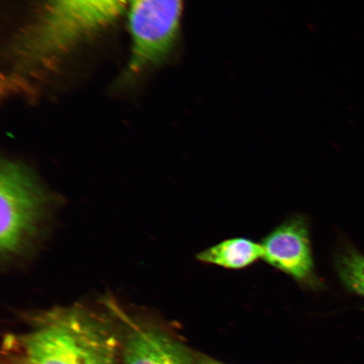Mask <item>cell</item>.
Returning <instances> with one entry per match:
<instances>
[{"label": "cell", "instance_id": "obj_9", "mask_svg": "<svg viewBox=\"0 0 364 364\" xmlns=\"http://www.w3.org/2000/svg\"><path fill=\"white\" fill-rule=\"evenodd\" d=\"M4 364H31L28 359L26 357L22 350L20 353H14L9 355L6 358V363Z\"/></svg>", "mask_w": 364, "mask_h": 364}, {"label": "cell", "instance_id": "obj_5", "mask_svg": "<svg viewBox=\"0 0 364 364\" xmlns=\"http://www.w3.org/2000/svg\"><path fill=\"white\" fill-rule=\"evenodd\" d=\"M263 260L285 273L304 288L316 290L323 286L314 262L311 227L303 215L289 217L262 241Z\"/></svg>", "mask_w": 364, "mask_h": 364}, {"label": "cell", "instance_id": "obj_3", "mask_svg": "<svg viewBox=\"0 0 364 364\" xmlns=\"http://www.w3.org/2000/svg\"><path fill=\"white\" fill-rule=\"evenodd\" d=\"M127 0H46L42 14L16 46L22 68L47 65L119 15Z\"/></svg>", "mask_w": 364, "mask_h": 364}, {"label": "cell", "instance_id": "obj_4", "mask_svg": "<svg viewBox=\"0 0 364 364\" xmlns=\"http://www.w3.org/2000/svg\"><path fill=\"white\" fill-rule=\"evenodd\" d=\"M182 0H131L132 68L140 70L169 52L179 29Z\"/></svg>", "mask_w": 364, "mask_h": 364}, {"label": "cell", "instance_id": "obj_8", "mask_svg": "<svg viewBox=\"0 0 364 364\" xmlns=\"http://www.w3.org/2000/svg\"><path fill=\"white\" fill-rule=\"evenodd\" d=\"M335 265L339 279L351 292L364 297V256L353 245H345L336 255Z\"/></svg>", "mask_w": 364, "mask_h": 364}, {"label": "cell", "instance_id": "obj_10", "mask_svg": "<svg viewBox=\"0 0 364 364\" xmlns=\"http://www.w3.org/2000/svg\"><path fill=\"white\" fill-rule=\"evenodd\" d=\"M198 364H225L215 359L207 358V357H201L198 359Z\"/></svg>", "mask_w": 364, "mask_h": 364}, {"label": "cell", "instance_id": "obj_1", "mask_svg": "<svg viewBox=\"0 0 364 364\" xmlns=\"http://www.w3.org/2000/svg\"><path fill=\"white\" fill-rule=\"evenodd\" d=\"M60 194L49 188L26 163L2 159L0 165V262L3 269L33 259L48 240Z\"/></svg>", "mask_w": 364, "mask_h": 364}, {"label": "cell", "instance_id": "obj_2", "mask_svg": "<svg viewBox=\"0 0 364 364\" xmlns=\"http://www.w3.org/2000/svg\"><path fill=\"white\" fill-rule=\"evenodd\" d=\"M21 346L31 364H116L118 341L102 316L73 306L39 314Z\"/></svg>", "mask_w": 364, "mask_h": 364}, {"label": "cell", "instance_id": "obj_6", "mask_svg": "<svg viewBox=\"0 0 364 364\" xmlns=\"http://www.w3.org/2000/svg\"><path fill=\"white\" fill-rule=\"evenodd\" d=\"M124 364H191V361L183 348L167 335L154 329H139L126 341Z\"/></svg>", "mask_w": 364, "mask_h": 364}, {"label": "cell", "instance_id": "obj_7", "mask_svg": "<svg viewBox=\"0 0 364 364\" xmlns=\"http://www.w3.org/2000/svg\"><path fill=\"white\" fill-rule=\"evenodd\" d=\"M263 258L261 244L245 237L232 238L197 255L199 262L230 270H242Z\"/></svg>", "mask_w": 364, "mask_h": 364}]
</instances>
